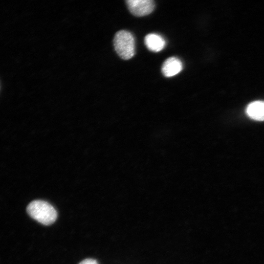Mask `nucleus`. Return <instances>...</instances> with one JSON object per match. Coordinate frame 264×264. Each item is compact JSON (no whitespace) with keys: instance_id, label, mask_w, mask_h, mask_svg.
I'll return each instance as SVG.
<instances>
[{"instance_id":"nucleus-1","label":"nucleus","mask_w":264,"mask_h":264,"mask_svg":"<svg viewBox=\"0 0 264 264\" xmlns=\"http://www.w3.org/2000/svg\"><path fill=\"white\" fill-rule=\"evenodd\" d=\"M26 210L32 218L45 225L52 224L57 218L55 209L50 203L44 200H36L31 202Z\"/></svg>"},{"instance_id":"nucleus-2","label":"nucleus","mask_w":264,"mask_h":264,"mask_svg":"<svg viewBox=\"0 0 264 264\" xmlns=\"http://www.w3.org/2000/svg\"><path fill=\"white\" fill-rule=\"evenodd\" d=\"M113 45L117 54L124 60L130 59L134 55V39L128 31L121 30L117 31L114 37Z\"/></svg>"},{"instance_id":"nucleus-3","label":"nucleus","mask_w":264,"mask_h":264,"mask_svg":"<svg viewBox=\"0 0 264 264\" xmlns=\"http://www.w3.org/2000/svg\"><path fill=\"white\" fill-rule=\"evenodd\" d=\"M126 2L130 12L137 17L150 14L155 6L154 1L152 0H128Z\"/></svg>"},{"instance_id":"nucleus-4","label":"nucleus","mask_w":264,"mask_h":264,"mask_svg":"<svg viewBox=\"0 0 264 264\" xmlns=\"http://www.w3.org/2000/svg\"><path fill=\"white\" fill-rule=\"evenodd\" d=\"M182 69V63L177 58L171 57L163 63L161 71L164 76L170 77L180 72Z\"/></svg>"},{"instance_id":"nucleus-5","label":"nucleus","mask_w":264,"mask_h":264,"mask_svg":"<svg viewBox=\"0 0 264 264\" xmlns=\"http://www.w3.org/2000/svg\"><path fill=\"white\" fill-rule=\"evenodd\" d=\"M144 42L149 50L155 52L162 50L166 44L164 38L155 33L147 34L145 37Z\"/></svg>"},{"instance_id":"nucleus-6","label":"nucleus","mask_w":264,"mask_h":264,"mask_svg":"<svg viewBox=\"0 0 264 264\" xmlns=\"http://www.w3.org/2000/svg\"><path fill=\"white\" fill-rule=\"evenodd\" d=\"M246 111L251 118L257 121H264V101H256L250 103Z\"/></svg>"},{"instance_id":"nucleus-7","label":"nucleus","mask_w":264,"mask_h":264,"mask_svg":"<svg viewBox=\"0 0 264 264\" xmlns=\"http://www.w3.org/2000/svg\"><path fill=\"white\" fill-rule=\"evenodd\" d=\"M79 264H98L97 262L92 259H86L81 262Z\"/></svg>"}]
</instances>
